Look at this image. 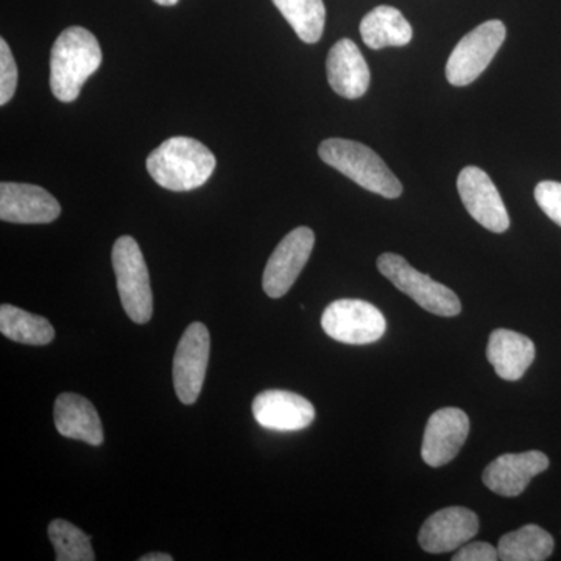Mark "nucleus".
Listing matches in <instances>:
<instances>
[{
  "instance_id": "nucleus-7",
  "label": "nucleus",
  "mask_w": 561,
  "mask_h": 561,
  "mask_svg": "<svg viewBox=\"0 0 561 561\" xmlns=\"http://www.w3.org/2000/svg\"><path fill=\"white\" fill-rule=\"evenodd\" d=\"M321 328L334 341L346 345H368L386 334V317L371 302L337 300L321 316Z\"/></svg>"
},
{
  "instance_id": "nucleus-4",
  "label": "nucleus",
  "mask_w": 561,
  "mask_h": 561,
  "mask_svg": "<svg viewBox=\"0 0 561 561\" xmlns=\"http://www.w3.org/2000/svg\"><path fill=\"white\" fill-rule=\"evenodd\" d=\"M111 261L125 312L135 323H149L153 316V294L149 268L138 242L131 236H122L114 243Z\"/></svg>"
},
{
  "instance_id": "nucleus-17",
  "label": "nucleus",
  "mask_w": 561,
  "mask_h": 561,
  "mask_svg": "<svg viewBox=\"0 0 561 561\" xmlns=\"http://www.w3.org/2000/svg\"><path fill=\"white\" fill-rule=\"evenodd\" d=\"M55 427L62 437L101 446L103 426L101 416L87 398L76 393H61L55 401Z\"/></svg>"
},
{
  "instance_id": "nucleus-26",
  "label": "nucleus",
  "mask_w": 561,
  "mask_h": 561,
  "mask_svg": "<svg viewBox=\"0 0 561 561\" xmlns=\"http://www.w3.org/2000/svg\"><path fill=\"white\" fill-rule=\"evenodd\" d=\"M454 561H496L500 560L497 548L491 546L490 542L474 541L465 542L461 548L457 549Z\"/></svg>"
},
{
  "instance_id": "nucleus-15",
  "label": "nucleus",
  "mask_w": 561,
  "mask_h": 561,
  "mask_svg": "<svg viewBox=\"0 0 561 561\" xmlns=\"http://www.w3.org/2000/svg\"><path fill=\"white\" fill-rule=\"evenodd\" d=\"M548 468V456L540 451L502 454L485 468L482 481L493 493L515 497L524 493L535 476Z\"/></svg>"
},
{
  "instance_id": "nucleus-5",
  "label": "nucleus",
  "mask_w": 561,
  "mask_h": 561,
  "mask_svg": "<svg viewBox=\"0 0 561 561\" xmlns=\"http://www.w3.org/2000/svg\"><path fill=\"white\" fill-rule=\"evenodd\" d=\"M378 268L397 289L411 297L424 311L440 317H456L461 312L459 297L449 287L416 271L400 254H381Z\"/></svg>"
},
{
  "instance_id": "nucleus-19",
  "label": "nucleus",
  "mask_w": 561,
  "mask_h": 561,
  "mask_svg": "<svg viewBox=\"0 0 561 561\" xmlns=\"http://www.w3.org/2000/svg\"><path fill=\"white\" fill-rule=\"evenodd\" d=\"M360 36L373 50L408 46L413 31L409 21L394 7L381 5L371 10L360 22Z\"/></svg>"
},
{
  "instance_id": "nucleus-28",
  "label": "nucleus",
  "mask_w": 561,
  "mask_h": 561,
  "mask_svg": "<svg viewBox=\"0 0 561 561\" xmlns=\"http://www.w3.org/2000/svg\"><path fill=\"white\" fill-rule=\"evenodd\" d=\"M153 2H157L158 5L162 7H173L176 5V3L180 2V0H153Z\"/></svg>"
},
{
  "instance_id": "nucleus-6",
  "label": "nucleus",
  "mask_w": 561,
  "mask_h": 561,
  "mask_svg": "<svg viewBox=\"0 0 561 561\" xmlns=\"http://www.w3.org/2000/svg\"><path fill=\"white\" fill-rule=\"evenodd\" d=\"M507 36L502 21H486L465 35L446 65V79L454 87H467L482 76Z\"/></svg>"
},
{
  "instance_id": "nucleus-12",
  "label": "nucleus",
  "mask_w": 561,
  "mask_h": 561,
  "mask_svg": "<svg viewBox=\"0 0 561 561\" xmlns=\"http://www.w3.org/2000/svg\"><path fill=\"white\" fill-rule=\"evenodd\" d=\"M60 203L43 187L27 183L0 184V219L9 224L43 225L57 220Z\"/></svg>"
},
{
  "instance_id": "nucleus-8",
  "label": "nucleus",
  "mask_w": 561,
  "mask_h": 561,
  "mask_svg": "<svg viewBox=\"0 0 561 561\" xmlns=\"http://www.w3.org/2000/svg\"><path fill=\"white\" fill-rule=\"evenodd\" d=\"M209 331L201 321L190 324L173 357V387L183 404L198 400L209 362Z\"/></svg>"
},
{
  "instance_id": "nucleus-25",
  "label": "nucleus",
  "mask_w": 561,
  "mask_h": 561,
  "mask_svg": "<svg viewBox=\"0 0 561 561\" xmlns=\"http://www.w3.org/2000/svg\"><path fill=\"white\" fill-rule=\"evenodd\" d=\"M535 201H537L542 213L561 227V183L541 181L535 187Z\"/></svg>"
},
{
  "instance_id": "nucleus-14",
  "label": "nucleus",
  "mask_w": 561,
  "mask_h": 561,
  "mask_svg": "<svg viewBox=\"0 0 561 561\" xmlns=\"http://www.w3.org/2000/svg\"><path fill=\"white\" fill-rule=\"evenodd\" d=\"M253 415L268 431L297 432L316 419L312 402L286 390H265L253 401Z\"/></svg>"
},
{
  "instance_id": "nucleus-3",
  "label": "nucleus",
  "mask_w": 561,
  "mask_h": 561,
  "mask_svg": "<svg viewBox=\"0 0 561 561\" xmlns=\"http://www.w3.org/2000/svg\"><path fill=\"white\" fill-rule=\"evenodd\" d=\"M321 160L364 190L386 198H398L402 184L376 151L356 140L332 138L319 147Z\"/></svg>"
},
{
  "instance_id": "nucleus-20",
  "label": "nucleus",
  "mask_w": 561,
  "mask_h": 561,
  "mask_svg": "<svg viewBox=\"0 0 561 561\" xmlns=\"http://www.w3.org/2000/svg\"><path fill=\"white\" fill-rule=\"evenodd\" d=\"M552 535L540 526L529 524L504 535L497 545L502 561H545L553 552Z\"/></svg>"
},
{
  "instance_id": "nucleus-27",
  "label": "nucleus",
  "mask_w": 561,
  "mask_h": 561,
  "mask_svg": "<svg viewBox=\"0 0 561 561\" xmlns=\"http://www.w3.org/2000/svg\"><path fill=\"white\" fill-rule=\"evenodd\" d=\"M173 557L169 553L153 552L140 557L139 561H172Z\"/></svg>"
},
{
  "instance_id": "nucleus-16",
  "label": "nucleus",
  "mask_w": 561,
  "mask_h": 561,
  "mask_svg": "<svg viewBox=\"0 0 561 561\" xmlns=\"http://www.w3.org/2000/svg\"><path fill=\"white\" fill-rule=\"evenodd\" d=\"M327 72L332 91L348 101L360 99L370 87V68L359 47L351 39L337 41L332 46L328 55Z\"/></svg>"
},
{
  "instance_id": "nucleus-2",
  "label": "nucleus",
  "mask_w": 561,
  "mask_h": 561,
  "mask_svg": "<svg viewBox=\"0 0 561 561\" xmlns=\"http://www.w3.org/2000/svg\"><path fill=\"white\" fill-rule=\"evenodd\" d=\"M98 38L83 27H69L58 36L50 55V90L62 103L77 101L81 88L102 65Z\"/></svg>"
},
{
  "instance_id": "nucleus-24",
  "label": "nucleus",
  "mask_w": 561,
  "mask_h": 561,
  "mask_svg": "<svg viewBox=\"0 0 561 561\" xmlns=\"http://www.w3.org/2000/svg\"><path fill=\"white\" fill-rule=\"evenodd\" d=\"M18 87V66L5 39H0V105L13 99Z\"/></svg>"
},
{
  "instance_id": "nucleus-9",
  "label": "nucleus",
  "mask_w": 561,
  "mask_h": 561,
  "mask_svg": "<svg viewBox=\"0 0 561 561\" xmlns=\"http://www.w3.org/2000/svg\"><path fill=\"white\" fill-rule=\"evenodd\" d=\"M316 243L311 228L300 227L290 231L273 251L265 265L262 287L271 298H280L287 294L308 264Z\"/></svg>"
},
{
  "instance_id": "nucleus-13",
  "label": "nucleus",
  "mask_w": 561,
  "mask_h": 561,
  "mask_svg": "<svg viewBox=\"0 0 561 561\" xmlns=\"http://www.w3.org/2000/svg\"><path fill=\"white\" fill-rule=\"evenodd\" d=\"M479 531V518L465 507L443 508L431 515L421 527V548L430 553L457 551L465 542L472 540Z\"/></svg>"
},
{
  "instance_id": "nucleus-23",
  "label": "nucleus",
  "mask_w": 561,
  "mask_h": 561,
  "mask_svg": "<svg viewBox=\"0 0 561 561\" xmlns=\"http://www.w3.org/2000/svg\"><path fill=\"white\" fill-rule=\"evenodd\" d=\"M49 540L54 545L57 561H94L90 535L65 519H55L49 524Z\"/></svg>"
},
{
  "instance_id": "nucleus-21",
  "label": "nucleus",
  "mask_w": 561,
  "mask_h": 561,
  "mask_svg": "<svg viewBox=\"0 0 561 561\" xmlns=\"http://www.w3.org/2000/svg\"><path fill=\"white\" fill-rule=\"evenodd\" d=\"M0 332L10 341L32 346L49 345L55 337L49 320L11 305L0 308Z\"/></svg>"
},
{
  "instance_id": "nucleus-1",
  "label": "nucleus",
  "mask_w": 561,
  "mask_h": 561,
  "mask_svg": "<svg viewBox=\"0 0 561 561\" xmlns=\"http://www.w3.org/2000/svg\"><path fill=\"white\" fill-rule=\"evenodd\" d=\"M216 157L201 140L175 136L147 158V172L164 190L187 192L202 187L216 171Z\"/></svg>"
},
{
  "instance_id": "nucleus-10",
  "label": "nucleus",
  "mask_w": 561,
  "mask_h": 561,
  "mask_svg": "<svg viewBox=\"0 0 561 561\" xmlns=\"http://www.w3.org/2000/svg\"><path fill=\"white\" fill-rule=\"evenodd\" d=\"M461 202L468 214L489 231L504 232L511 228V217L489 173L468 165L457 179Z\"/></svg>"
},
{
  "instance_id": "nucleus-22",
  "label": "nucleus",
  "mask_w": 561,
  "mask_h": 561,
  "mask_svg": "<svg viewBox=\"0 0 561 561\" xmlns=\"http://www.w3.org/2000/svg\"><path fill=\"white\" fill-rule=\"evenodd\" d=\"M298 38L316 44L323 36L327 9L323 0H272Z\"/></svg>"
},
{
  "instance_id": "nucleus-18",
  "label": "nucleus",
  "mask_w": 561,
  "mask_h": 561,
  "mask_svg": "<svg viewBox=\"0 0 561 561\" xmlns=\"http://www.w3.org/2000/svg\"><path fill=\"white\" fill-rule=\"evenodd\" d=\"M486 359L504 381H519L535 360V345L526 335L511 330L491 332Z\"/></svg>"
},
{
  "instance_id": "nucleus-11",
  "label": "nucleus",
  "mask_w": 561,
  "mask_h": 561,
  "mask_svg": "<svg viewBox=\"0 0 561 561\" xmlns=\"http://www.w3.org/2000/svg\"><path fill=\"white\" fill-rule=\"evenodd\" d=\"M470 435V419L457 408H445L434 412L424 430L421 457L432 468L456 459L461 446Z\"/></svg>"
}]
</instances>
